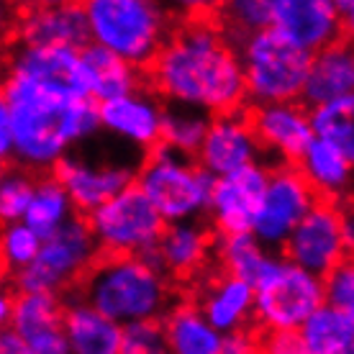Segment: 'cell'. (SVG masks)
Here are the masks:
<instances>
[{"label":"cell","mask_w":354,"mask_h":354,"mask_svg":"<svg viewBox=\"0 0 354 354\" xmlns=\"http://www.w3.org/2000/svg\"><path fill=\"white\" fill-rule=\"evenodd\" d=\"M0 108L13 126V162L26 169H54L100 129V106L77 88L18 72H8Z\"/></svg>","instance_id":"1"},{"label":"cell","mask_w":354,"mask_h":354,"mask_svg":"<svg viewBox=\"0 0 354 354\" xmlns=\"http://www.w3.org/2000/svg\"><path fill=\"white\" fill-rule=\"evenodd\" d=\"M149 75L169 103L201 108L211 115L241 111L247 97L239 52L223 28L208 21H190L169 34Z\"/></svg>","instance_id":"2"},{"label":"cell","mask_w":354,"mask_h":354,"mask_svg":"<svg viewBox=\"0 0 354 354\" xmlns=\"http://www.w3.org/2000/svg\"><path fill=\"white\" fill-rule=\"evenodd\" d=\"M82 301L121 326L167 316L169 288L165 274L142 257L108 254L82 277Z\"/></svg>","instance_id":"3"},{"label":"cell","mask_w":354,"mask_h":354,"mask_svg":"<svg viewBox=\"0 0 354 354\" xmlns=\"http://www.w3.org/2000/svg\"><path fill=\"white\" fill-rule=\"evenodd\" d=\"M85 10L93 44L136 70L151 67L169 39L167 13L149 0H90Z\"/></svg>","instance_id":"4"},{"label":"cell","mask_w":354,"mask_h":354,"mask_svg":"<svg viewBox=\"0 0 354 354\" xmlns=\"http://www.w3.org/2000/svg\"><path fill=\"white\" fill-rule=\"evenodd\" d=\"M136 185L160 211L165 223H183L211 211L216 177L208 175L198 160L160 144L139 167Z\"/></svg>","instance_id":"5"},{"label":"cell","mask_w":354,"mask_h":354,"mask_svg":"<svg viewBox=\"0 0 354 354\" xmlns=\"http://www.w3.org/2000/svg\"><path fill=\"white\" fill-rule=\"evenodd\" d=\"M236 52L247 80V97L254 106L298 103L303 97L313 54L292 46L274 28L249 36Z\"/></svg>","instance_id":"6"},{"label":"cell","mask_w":354,"mask_h":354,"mask_svg":"<svg viewBox=\"0 0 354 354\" xmlns=\"http://www.w3.org/2000/svg\"><path fill=\"white\" fill-rule=\"evenodd\" d=\"M254 321L265 334L301 331V326L326 303L324 277L306 272L285 257H274L272 267L259 280Z\"/></svg>","instance_id":"7"},{"label":"cell","mask_w":354,"mask_h":354,"mask_svg":"<svg viewBox=\"0 0 354 354\" xmlns=\"http://www.w3.org/2000/svg\"><path fill=\"white\" fill-rule=\"evenodd\" d=\"M97 247L108 254H126V257H144L147 252L160 244L167 229L160 211L139 190V185L126 187L124 193L111 198L106 205L88 216Z\"/></svg>","instance_id":"8"},{"label":"cell","mask_w":354,"mask_h":354,"mask_svg":"<svg viewBox=\"0 0 354 354\" xmlns=\"http://www.w3.org/2000/svg\"><path fill=\"white\" fill-rule=\"evenodd\" d=\"M97 247L93 229L88 218H72L64 229H59L54 236L44 239L41 254L36 262L21 274H16L18 292H57L67 288L72 280L85 277L95 265Z\"/></svg>","instance_id":"9"},{"label":"cell","mask_w":354,"mask_h":354,"mask_svg":"<svg viewBox=\"0 0 354 354\" xmlns=\"http://www.w3.org/2000/svg\"><path fill=\"white\" fill-rule=\"evenodd\" d=\"M316 203H319V195L298 167L280 165L270 169V183L252 229L254 239L270 252L285 247V241L298 229V223L316 208Z\"/></svg>","instance_id":"10"},{"label":"cell","mask_w":354,"mask_h":354,"mask_svg":"<svg viewBox=\"0 0 354 354\" xmlns=\"http://www.w3.org/2000/svg\"><path fill=\"white\" fill-rule=\"evenodd\" d=\"M283 257L316 277H326L349 257L344 241V213L337 205L319 201L285 241Z\"/></svg>","instance_id":"11"},{"label":"cell","mask_w":354,"mask_h":354,"mask_svg":"<svg viewBox=\"0 0 354 354\" xmlns=\"http://www.w3.org/2000/svg\"><path fill=\"white\" fill-rule=\"evenodd\" d=\"M57 183L67 190L75 211L90 216L100 205H106L111 198L124 193L126 187L136 185L139 169L121 162H90L75 154H67L54 167Z\"/></svg>","instance_id":"12"},{"label":"cell","mask_w":354,"mask_h":354,"mask_svg":"<svg viewBox=\"0 0 354 354\" xmlns=\"http://www.w3.org/2000/svg\"><path fill=\"white\" fill-rule=\"evenodd\" d=\"M18 46L28 49H75L93 44L85 6L77 3H44L21 13L16 24Z\"/></svg>","instance_id":"13"},{"label":"cell","mask_w":354,"mask_h":354,"mask_svg":"<svg viewBox=\"0 0 354 354\" xmlns=\"http://www.w3.org/2000/svg\"><path fill=\"white\" fill-rule=\"evenodd\" d=\"M259 151H262V144L252 126V113L231 111V113L213 115L208 136L195 160L208 175L218 180L257 165Z\"/></svg>","instance_id":"14"},{"label":"cell","mask_w":354,"mask_h":354,"mask_svg":"<svg viewBox=\"0 0 354 354\" xmlns=\"http://www.w3.org/2000/svg\"><path fill=\"white\" fill-rule=\"evenodd\" d=\"M270 169L262 165L244 167L234 175L218 177L211 198V216L221 236L252 234L259 205L265 198Z\"/></svg>","instance_id":"15"},{"label":"cell","mask_w":354,"mask_h":354,"mask_svg":"<svg viewBox=\"0 0 354 354\" xmlns=\"http://www.w3.org/2000/svg\"><path fill=\"white\" fill-rule=\"evenodd\" d=\"M272 28L292 46L316 54L342 39V13L331 0H272Z\"/></svg>","instance_id":"16"},{"label":"cell","mask_w":354,"mask_h":354,"mask_svg":"<svg viewBox=\"0 0 354 354\" xmlns=\"http://www.w3.org/2000/svg\"><path fill=\"white\" fill-rule=\"evenodd\" d=\"M165 106L147 90H133L100 103V129L136 149H157L162 144Z\"/></svg>","instance_id":"17"},{"label":"cell","mask_w":354,"mask_h":354,"mask_svg":"<svg viewBox=\"0 0 354 354\" xmlns=\"http://www.w3.org/2000/svg\"><path fill=\"white\" fill-rule=\"evenodd\" d=\"M252 126L257 131L262 149L277 154L285 165H292V162L298 165L306 149L316 139L310 111L301 103L254 106Z\"/></svg>","instance_id":"18"},{"label":"cell","mask_w":354,"mask_h":354,"mask_svg":"<svg viewBox=\"0 0 354 354\" xmlns=\"http://www.w3.org/2000/svg\"><path fill=\"white\" fill-rule=\"evenodd\" d=\"M346 95H354V41L342 36L313 54L301 100L313 111Z\"/></svg>","instance_id":"19"},{"label":"cell","mask_w":354,"mask_h":354,"mask_svg":"<svg viewBox=\"0 0 354 354\" xmlns=\"http://www.w3.org/2000/svg\"><path fill=\"white\" fill-rule=\"evenodd\" d=\"M75 88L100 106L113 97L139 90V70L103 46L88 44L80 52Z\"/></svg>","instance_id":"20"},{"label":"cell","mask_w":354,"mask_h":354,"mask_svg":"<svg viewBox=\"0 0 354 354\" xmlns=\"http://www.w3.org/2000/svg\"><path fill=\"white\" fill-rule=\"evenodd\" d=\"M211 249V236L203 223L183 221L167 223L160 244L144 254V262H149L154 270L175 274H190L203 265Z\"/></svg>","instance_id":"21"},{"label":"cell","mask_w":354,"mask_h":354,"mask_svg":"<svg viewBox=\"0 0 354 354\" xmlns=\"http://www.w3.org/2000/svg\"><path fill=\"white\" fill-rule=\"evenodd\" d=\"M62 331L72 354H121L124 326L82 298L64 306Z\"/></svg>","instance_id":"22"},{"label":"cell","mask_w":354,"mask_h":354,"mask_svg":"<svg viewBox=\"0 0 354 354\" xmlns=\"http://www.w3.org/2000/svg\"><path fill=\"white\" fill-rule=\"evenodd\" d=\"M198 308L211 321V326L218 328L226 337L234 331H244L249 319H254L257 290L247 280H239L234 274H223L216 283L208 285Z\"/></svg>","instance_id":"23"},{"label":"cell","mask_w":354,"mask_h":354,"mask_svg":"<svg viewBox=\"0 0 354 354\" xmlns=\"http://www.w3.org/2000/svg\"><path fill=\"white\" fill-rule=\"evenodd\" d=\"M172 354H221L223 334L211 326L201 308L195 306H175L162 319Z\"/></svg>","instance_id":"24"},{"label":"cell","mask_w":354,"mask_h":354,"mask_svg":"<svg viewBox=\"0 0 354 354\" xmlns=\"http://www.w3.org/2000/svg\"><path fill=\"white\" fill-rule=\"evenodd\" d=\"M301 169V175L308 180V185L316 190V195H342L352 183L354 165L346 160L344 154L334 144L324 139H313L301 162L295 165Z\"/></svg>","instance_id":"25"},{"label":"cell","mask_w":354,"mask_h":354,"mask_svg":"<svg viewBox=\"0 0 354 354\" xmlns=\"http://www.w3.org/2000/svg\"><path fill=\"white\" fill-rule=\"evenodd\" d=\"M72 211H75V205H72L70 195L52 175L44 180H36L34 198H31V205L24 216V223H28L41 239H49L75 218Z\"/></svg>","instance_id":"26"},{"label":"cell","mask_w":354,"mask_h":354,"mask_svg":"<svg viewBox=\"0 0 354 354\" xmlns=\"http://www.w3.org/2000/svg\"><path fill=\"white\" fill-rule=\"evenodd\" d=\"M218 259H221L226 274H234L239 280H247L254 288L272 267L274 257L267 247H262L254 234H236V236H221L216 244Z\"/></svg>","instance_id":"27"},{"label":"cell","mask_w":354,"mask_h":354,"mask_svg":"<svg viewBox=\"0 0 354 354\" xmlns=\"http://www.w3.org/2000/svg\"><path fill=\"white\" fill-rule=\"evenodd\" d=\"M77 64H80V52H75V49L18 46L16 54L10 57V72L46 82H64L72 88H75V77H77Z\"/></svg>","instance_id":"28"},{"label":"cell","mask_w":354,"mask_h":354,"mask_svg":"<svg viewBox=\"0 0 354 354\" xmlns=\"http://www.w3.org/2000/svg\"><path fill=\"white\" fill-rule=\"evenodd\" d=\"M213 115L193 106L167 103L165 106V121H162V144L180 151L185 157H198L203 147Z\"/></svg>","instance_id":"29"},{"label":"cell","mask_w":354,"mask_h":354,"mask_svg":"<svg viewBox=\"0 0 354 354\" xmlns=\"http://www.w3.org/2000/svg\"><path fill=\"white\" fill-rule=\"evenodd\" d=\"M298 334L313 354H344L354 342V321L344 310L324 303Z\"/></svg>","instance_id":"30"},{"label":"cell","mask_w":354,"mask_h":354,"mask_svg":"<svg viewBox=\"0 0 354 354\" xmlns=\"http://www.w3.org/2000/svg\"><path fill=\"white\" fill-rule=\"evenodd\" d=\"M64 306L52 292H18L13 298V316L8 328L24 339L41 337L46 331L62 328Z\"/></svg>","instance_id":"31"},{"label":"cell","mask_w":354,"mask_h":354,"mask_svg":"<svg viewBox=\"0 0 354 354\" xmlns=\"http://www.w3.org/2000/svg\"><path fill=\"white\" fill-rule=\"evenodd\" d=\"M316 139L334 144L346 160L354 165V95H346L342 100L326 103L310 111Z\"/></svg>","instance_id":"32"},{"label":"cell","mask_w":354,"mask_h":354,"mask_svg":"<svg viewBox=\"0 0 354 354\" xmlns=\"http://www.w3.org/2000/svg\"><path fill=\"white\" fill-rule=\"evenodd\" d=\"M223 34L229 41H247L249 36L272 28V0H231L221 10Z\"/></svg>","instance_id":"33"},{"label":"cell","mask_w":354,"mask_h":354,"mask_svg":"<svg viewBox=\"0 0 354 354\" xmlns=\"http://www.w3.org/2000/svg\"><path fill=\"white\" fill-rule=\"evenodd\" d=\"M41 247H44V239L28 223H6L0 236V252H3V265L13 272V277L34 265L36 257L41 254Z\"/></svg>","instance_id":"34"},{"label":"cell","mask_w":354,"mask_h":354,"mask_svg":"<svg viewBox=\"0 0 354 354\" xmlns=\"http://www.w3.org/2000/svg\"><path fill=\"white\" fill-rule=\"evenodd\" d=\"M36 190V180L24 169H6L0 177V216L6 223L24 221L31 198Z\"/></svg>","instance_id":"35"},{"label":"cell","mask_w":354,"mask_h":354,"mask_svg":"<svg viewBox=\"0 0 354 354\" xmlns=\"http://www.w3.org/2000/svg\"><path fill=\"white\" fill-rule=\"evenodd\" d=\"M121 354H172L162 321H139L124 326Z\"/></svg>","instance_id":"36"},{"label":"cell","mask_w":354,"mask_h":354,"mask_svg":"<svg viewBox=\"0 0 354 354\" xmlns=\"http://www.w3.org/2000/svg\"><path fill=\"white\" fill-rule=\"evenodd\" d=\"M324 295L328 306L344 310L354 321V257H346L324 277Z\"/></svg>","instance_id":"37"},{"label":"cell","mask_w":354,"mask_h":354,"mask_svg":"<svg viewBox=\"0 0 354 354\" xmlns=\"http://www.w3.org/2000/svg\"><path fill=\"white\" fill-rule=\"evenodd\" d=\"M262 354H313L298 331H280L262 337Z\"/></svg>","instance_id":"38"},{"label":"cell","mask_w":354,"mask_h":354,"mask_svg":"<svg viewBox=\"0 0 354 354\" xmlns=\"http://www.w3.org/2000/svg\"><path fill=\"white\" fill-rule=\"evenodd\" d=\"M26 342H28V354H72L70 342H67L62 328L46 331L41 337L26 339Z\"/></svg>","instance_id":"39"},{"label":"cell","mask_w":354,"mask_h":354,"mask_svg":"<svg viewBox=\"0 0 354 354\" xmlns=\"http://www.w3.org/2000/svg\"><path fill=\"white\" fill-rule=\"evenodd\" d=\"M221 354H262V339H257L252 331H234L223 337Z\"/></svg>","instance_id":"40"},{"label":"cell","mask_w":354,"mask_h":354,"mask_svg":"<svg viewBox=\"0 0 354 354\" xmlns=\"http://www.w3.org/2000/svg\"><path fill=\"white\" fill-rule=\"evenodd\" d=\"M0 354H28V342L6 326L0 334Z\"/></svg>","instance_id":"41"},{"label":"cell","mask_w":354,"mask_h":354,"mask_svg":"<svg viewBox=\"0 0 354 354\" xmlns=\"http://www.w3.org/2000/svg\"><path fill=\"white\" fill-rule=\"evenodd\" d=\"M0 154L6 162L13 160V126L3 108H0Z\"/></svg>","instance_id":"42"},{"label":"cell","mask_w":354,"mask_h":354,"mask_svg":"<svg viewBox=\"0 0 354 354\" xmlns=\"http://www.w3.org/2000/svg\"><path fill=\"white\" fill-rule=\"evenodd\" d=\"M337 6L342 13V34L354 41V0H337Z\"/></svg>","instance_id":"43"},{"label":"cell","mask_w":354,"mask_h":354,"mask_svg":"<svg viewBox=\"0 0 354 354\" xmlns=\"http://www.w3.org/2000/svg\"><path fill=\"white\" fill-rule=\"evenodd\" d=\"M344 241L349 257H354V216H344Z\"/></svg>","instance_id":"44"},{"label":"cell","mask_w":354,"mask_h":354,"mask_svg":"<svg viewBox=\"0 0 354 354\" xmlns=\"http://www.w3.org/2000/svg\"><path fill=\"white\" fill-rule=\"evenodd\" d=\"M13 298H16V295H3V298H0V321H3L6 326L10 324V316H13Z\"/></svg>","instance_id":"45"},{"label":"cell","mask_w":354,"mask_h":354,"mask_svg":"<svg viewBox=\"0 0 354 354\" xmlns=\"http://www.w3.org/2000/svg\"><path fill=\"white\" fill-rule=\"evenodd\" d=\"M344 354H354V342H352V346H349V349H346Z\"/></svg>","instance_id":"46"}]
</instances>
